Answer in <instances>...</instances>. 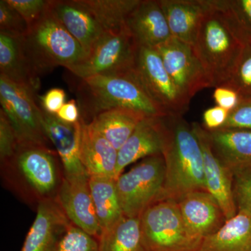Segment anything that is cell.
I'll return each instance as SVG.
<instances>
[{"instance_id":"cell-1","label":"cell","mask_w":251,"mask_h":251,"mask_svg":"<svg viewBox=\"0 0 251 251\" xmlns=\"http://www.w3.org/2000/svg\"><path fill=\"white\" fill-rule=\"evenodd\" d=\"M1 176L5 187L36 209L56 199L64 179L55 150L31 145H18L14 156L1 163Z\"/></svg>"},{"instance_id":"cell-2","label":"cell","mask_w":251,"mask_h":251,"mask_svg":"<svg viewBox=\"0 0 251 251\" xmlns=\"http://www.w3.org/2000/svg\"><path fill=\"white\" fill-rule=\"evenodd\" d=\"M162 120L164 126L162 155L166 171L158 201L177 202L188 193L206 191L202 150L192 125L182 116L168 115Z\"/></svg>"},{"instance_id":"cell-3","label":"cell","mask_w":251,"mask_h":251,"mask_svg":"<svg viewBox=\"0 0 251 251\" xmlns=\"http://www.w3.org/2000/svg\"><path fill=\"white\" fill-rule=\"evenodd\" d=\"M76 97L80 120L87 124L99 114L115 108L132 109L147 117L165 116L144 89L135 71L126 75L80 79Z\"/></svg>"},{"instance_id":"cell-4","label":"cell","mask_w":251,"mask_h":251,"mask_svg":"<svg viewBox=\"0 0 251 251\" xmlns=\"http://www.w3.org/2000/svg\"><path fill=\"white\" fill-rule=\"evenodd\" d=\"M193 49L211 87L226 83L237 66L243 46L227 18L213 0H207Z\"/></svg>"},{"instance_id":"cell-5","label":"cell","mask_w":251,"mask_h":251,"mask_svg":"<svg viewBox=\"0 0 251 251\" xmlns=\"http://www.w3.org/2000/svg\"><path fill=\"white\" fill-rule=\"evenodd\" d=\"M22 39L28 58L39 77L56 67H72L87 57L80 44L49 7Z\"/></svg>"},{"instance_id":"cell-6","label":"cell","mask_w":251,"mask_h":251,"mask_svg":"<svg viewBox=\"0 0 251 251\" xmlns=\"http://www.w3.org/2000/svg\"><path fill=\"white\" fill-rule=\"evenodd\" d=\"M147 251H198L202 241L188 231L173 200L153 203L140 216Z\"/></svg>"},{"instance_id":"cell-7","label":"cell","mask_w":251,"mask_h":251,"mask_svg":"<svg viewBox=\"0 0 251 251\" xmlns=\"http://www.w3.org/2000/svg\"><path fill=\"white\" fill-rule=\"evenodd\" d=\"M138 46L127 29L105 32L84 60L67 68L79 79L126 75L135 71Z\"/></svg>"},{"instance_id":"cell-8","label":"cell","mask_w":251,"mask_h":251,"mask_svg":"<svg viewBox=\"0 0 251 251\" xmlns=\"http://www.w3.org/2000/svg\"><path fill=\"white\" fill-rule=\"evenodd\" d=\"M163 155L144 158L116 179L117 189L124 215L140 217L158 201L165 180Z\"/></svg>"},{"instance_id":"cell-9","label":"cell","mask_w":251,"mask_h":251,"mask_svg":"<svg viewBox=\"0 0 251 251\" xmlns=\"http://www.w3.org/2000/svg\"><path fill=\"white\" fill-rule=\"evenodd\" d=\"M39 96L0 75V103L14 128L18 145L50 148V142L41 122V108L36 103Z\"/></svg>"},{"instance_id":"cell-10","label":"cell","mask_w":251,"mask_h":251,"mask_svg":"<svg viewBox=\"0 0 251 251\" xmlns=\"http://www.w3.org/2000/svg\"><path fill=\"white\" fill-rule=\"evenodd\" d=\"M135 73L147 93L165 116H182L191 99L181 93L154 49L138 48Z\"/></svg>"},{"instance_id":"cell-11","label":"cell","mask_w":251,"mask_h":251,"mask_svg":"<svg viewBox=\"0 0 251 251\" xmlns=\"http://www.w3.org/2000/svg\"><path fill=\"white\" fill-rule=\"evenodd\" d=\"M154 49L175 85L188 99H192L203 89L211 87L193 45L172 36Z\"/></svg>"},{"instance_id":"cell-12","label":"cell","mask_w":251,"mask_h":251,"mask_svg":"<svg viewBox=\"0 0 251 251\" xmlns=\"http://www.w3.org/2000/svg\"><path fill=\"white\" fill-rule=\"evenodd\" d=\"M41 122L50 143L58 154L64 170V178L69 180L88 179L90 175L80 158V121L68 124L55 115L41 109Z\"/></svg>"},{"instance_id":"cell-13","label":"cell","mask_w":251,"mask_h":251,"mask_svg":"<svg viewBox=\"0 0 251 251\" xmlns=\"http://www.w3.org/2000/svg\"><path fill=\"white\" fill-rule=\"evenodd\" d=\"M191 125L202 150L206 191L219 203L226 220L232 219L237 214L232 191L233 174L214 154L209 131L196 122Z\"/></svg>"},{"instance_id":"cell-14","label":"cell","mask_w":251,"mask_h":251,"mask_svg":"<svg viewBox=\"0 0 251 251\" xmlns=\"http://www.w3.org/2000/svg\"><path fill=\"white\" fill-rule=\"evenodd\" d=\"M36 216L21 251H56L71 221L57 200L44 201L36 208Z\"/></svg>"},{"instance_id":"cell-15","label":"cell","mask_w":251,"mask_h":251,"mask_svg":"<svg viewBox=\"0 0 251 251\" xmlns=\"http://www.w3.org/2000/svg\"><path fill=\"white\" fill-rule=\"evenodd\" d=\"M89 179L64 178L56 200L72 224L99 239L102 229L96 214Z\"/></svg>"},{"instance_id":"cell-16","label":"cell","mask_w":251,"mask_h":251,"mask_svg":"<svg viewBox=\"0 0 251 251\" xmlns=\"http://www.w3.org/2000/svg\"><path fill=\"white\" fill-rule=\"evenodd\" d=\"M177 202L188 231L202 242L227 221L219 203L207 191L188 193Z\"/></svg>"},{"instance_id":"cell-17","label":"cell","mask_w":251,"mask_h":251,"mask_svg":"<svg viewBox=\"0 0 251 251\" xmlns=\"http://www.w3.org/2000/svg\"><path fill=\"white\" fill-rule=\"evenodd\" d=\"M49 9L76 39L87 56L105 32L81 0H50Z\"/></svg>"},{"instance_id":"cell-18","label":"cell","mask_w":251,"mask_h":251,"mask_svg":"<svg viewBox=\"0 0 251 251\" xmlns=\"http://www.w3.org/2000/svg\"><path fill=\"white\" fill-rule=\"evenodd\" d=\"M163 146L164 126L162 117H145L118 151L116 179L131 163L142 158L162 154Z\"/></svg>"},{"instance_id":"cell-19","label":"cell","mask_w":251,"mask_h":251,"mask_svg":"<svg viewBox=\"0 0 251 251\" xmlns=\"http://www.w3.org/2000/svg\"><path fill=\"white\" fill-rule=\"evenodd\" d=\"M126 25L138 47L155 49L172 37L158 0H141Z\"/></svg>"},{"instance_id":"cell-20","label":"cell","mask_w":251,"mask_h":251,"mask_svg":"<svg viewBox=\"0 0 251 251\" xmlns=\"http://www.w3.org/2000/svg\"><path fill=\"white\" fill-rule=\"evenodd\" d=\"M80 158L90 176L115 177L118 150L90 124L80 120Z\"/></svg>"},{"instance_id":"cell-21","label":"cell","mask_w":251,"mask_h":251,"mask_svg":"<svg viewBox=\"0 0 251 251\" xmlns=\"http://www.w3.org/2000/svg\"><path fill=\"white\" fill-rule=\"evenodd\" d=\"M0 75L36 94L40 77L28 58L22 36L0 32Z\"/></svg>"},{"instance_id":"cell-22","label":"cell","mask_w":251,"mask_h":251,"mask_svg":"<svg viewBox=\"0 0 251 251\" xmlns=\"http://www.w3.org/2000/svg\"><path fill=\"white\" fill-rule=\"evenodd\" d=\"M172 36L194 45L207 0H158Z\"/></svg>"},{"instance_id":"cell-23","label":"cell","mask_w":251,"mask_h":251,"mask_svg":"<svg viewBox=\"0 0 251 251\" xmlns=\"http://www.w3.org/2000/svg\"><path fill=\"white\" fill-rule=\"evenodd\" d=\"M209 135L214 154L232 173L251 167V130L221 128Z\"/></svg>"},{"instance_id":"cell-24","label":"cell","mask_w":251,"mask_h":251,"mask_svg":"<svg viewBox=\"0 0 251 251\" xmlns=\"http://www.w3.org/2000/svg\"><path fill=\"white\" fill-rule=\"evenodd\" d=\"M198 251H251V214L237 212L203 239Z\"/></svg>"},{"instance_id":"cell-25","label":"cell","mask_w":251,"mask_h":251,"mask_svg":"<svg viewBox=\"0 0 251 251\" xmlns=\"http://www.w3.org/2000/svg\"><path fill=\"white\" fill-rule=\"evenodd\" d=\"M146 117L132 109L115 108L99 114L89 124L119 151Z\"/></svg>"},{"instance_id":"cell-26","label":"cell","mask_w":251,"mask_h":251,"mask_svg":"<svg viewBox=\"0 0 251 251\" xmlns=\"http://www.w3.org/2000/svg\"><path fill=\"white\" fill-rule=\"evenodd\" d=\"M89 186L96 214L103 232L125 216L117 192L116 179L90 176Z\"/></svg>"},{"instance_id":"cell-27","label":"cell","mask_w":251,"mask_h":251,"mask_svg":"<svg viewBox=\"0 0 251 251\" xmlns=\"http://www.w3.org/2000/svg\"><path fill=\"white\" fill-rule=\"evenodd\" d=\"M100 251H147L140 217L124 216L98 239Z\"/></svg>"},{"instance_id":"cell-28","label":"cell","mask_w":251,"mask_h":251,"mask_svg":"<svg viewBox=\"0 0 251 251\" xmlns=\"http://www.w3.org/2000/svg\"><path fill=\"white\" fill-rule=\"evenodd\" d=\"M90 9L105 32H115L126 27L132 11L141 0H81Z\"/></svg>"},{"instance_id":"cell-29","label":"cell","mask_w":251,"mask_h":251,"mask_svg":"<svg viewBox=\"0 0 251 251\" xmlns=\"http://www.w3.org/2000/svg\"><path fill=\"white\" fill-rule=\"evenodd\" d=\"M233 27L243 49L233 73L223 86L233 89L241 99L251 98V33L244 30L235 23Z\"/></svg>"},{"instance_id":"cell-30","label":"cell","mask_w":251,"mask_h":251,"mask_svg":"<svg viewBox=\"0 0 251 251\" xmlns=\"http://www.w3.org/2000/svg\"><path fill=\"white\" fill-rule=\"evenodd\" d=\"M56 251H100L97 238L71 224Z\"/></svg>"},{"instance_id":"cell-31","label":"cell","mask_w":251,"mask_h":251,"mask_svg":"<svg viewBox=\"0 0 251 251\" xmlns=\"http://www.w3.org/2000/svg\"><path fill=\"white\" fill-rule=\"evenodd\" d=\"M232 174V191L237 212L251 214V167L238 170Z\"/></svg>"},{"instance_id":"cell-32","label":"cell","mask_w":251,"mask_h":251,"mask_svg":"<svg viewBox=\"0 0 251 251\" xmlns=\"http://www.w3.org/2000/svg\"><path fill=\"white\" fill-rule=\"evenodd\" d=\"M244 30L251 33V0H213Z\"/></svg>"},{"instance_id":"cell-33","label":"cell","mask_w":251,"mask_h":251,"mask_svg":"<svg viewBox=\"0 0 251 251\" xmlns=\"http://www.w3.org/2000/svg\"><path fill=\"white\" fill-rule=\"evenodd\" d=\"M29 31L25 20L6 1H0V32L24 36Z\"/></svg>"},{"instance_id":"cell-34","label":"cell","mask_w":251,"mask_h":251,"mask_svg":"<svg viewBox=\"0 0 251 251\" xmlns=\"http://www.w3.org/2000/svg\"><path fill=\"white\" fill-rule=\"evenodd\" d=\"M25 20L29 28L37 22L49 7L50 0H6Z\"/></svg>"},{"instance_id":"cell-35","label":"cell","mask_w":251,"mask_h":251,"mask_svg":"<svg viewBox=\"0 0 251 251\" xmlns=\"http://www.w3.org/2000/svg\"><path fill=\"white\" fill-rule=\"evenodd\" d=\"M18 146L17 136L9 119L0 110V162L2 163L14 156Z\"/></svg>"},{"instance_id":"cell-36","label":"cell","mask_w":251,"mask_h":251,"mask_svg":"<svg viewBox=\"0 0 251 251\" xmlns=\"http://www.w3.org/2000/svg\"><path fill=\"white\" fill-rule=\"evenodd\" d=\"M222 128L251 130V98L241 99Z\"/></svg>"},{"instance_id":"cell-37","label":"cell","mask_w":251,"mask_h":251,"mask_svg":"<svg viewBox=\"0 0 251 251\" xmlns=\"http://www.w3.org/2000/svg\"><path fill=\"white\" fill-rule=\"evenodd\" d=\"M66 92L61 88H52L43 96H39L38 99L40 108L50 115H56L66 103Z\"/></svg>"},{"instance_id":"cell-38","label":"cell","mask_w":251,"mask_h":251,"mask_svg":"<svg viewBox=\"0 0 251 251\" xmlns=\"http://www.w3.org/2000/svg\"><path fill=\"white\" fill-rule=\"evenodd\" d=\"M229 112L218 105L206 109L203 113L202 126L209 131L221 129L227 121Z\"/></svg>"},{"instance_id":"cell-39","label":"cell","mask_w":251,"mask_h":251,"mask_svg":"<svg viewBox=\"0 0 251 251\" xmlns=\"http://www.w3.org/2000/svg\"><path fill=\"white\" fill-rule=\"evenodd\" d=\"M213 98L216 105L229 112L235 108L241 100L240 96L235 90L225 86L216 87Z\"/></svg>"},{"instance_id":"cell-40","label":"cell","mask_w":251,"mask_h":251,"mask_svg":"<svg viewBox=\"0 0 251 251\" xmlns=\"http://www.w3.org/2000/svg\"><path fill=\"white\" fill-rule=\"evenodd\" d=\"M55 116L65 123L76 124L80 122V111L77 100L72 99L64 103Z\"/></svg>"}]
</instances>
